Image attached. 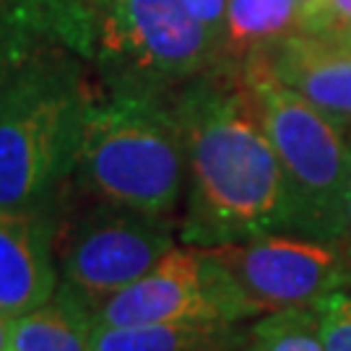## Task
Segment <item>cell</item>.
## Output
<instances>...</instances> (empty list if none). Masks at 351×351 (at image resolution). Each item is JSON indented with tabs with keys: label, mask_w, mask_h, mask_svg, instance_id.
Returning a JSON list of instances; mask_svg holds the SVG:
<instances>
[{
	"label": "cell",
	"mask_w": 351,
	"mask_h": 351,
	"mask_svg": "<svg viewBox=\"0 0 351 351\" xmlns=\"http://www.w3.org/2000/svg\"><path fill=\"white\" fill-rule=\"evenodd\" d=\"M252 317L242 297L203 247H175L130 287L91 307V328H125L151 323H242Z\"/></svg>",
	"instance_id": "7"
},
{
	"label": "cell",
	"mask_w": 351,
	"mask_h": 351,
	"mask_svg": "<svg viewBox=\"0 0 351 351\" xmlns=\"http://www.w3.org/2000/svg\"><path fill=\"white\" fill-rule=\"evenodd\" d=\"M239 323H151L125 328H91L88 351H239Z\"/></svg>",
	"instance_id": "11"
},
{
	"label": "cell",
	"mask_w": 351,
	"mask_h": 351,
	"mask_svg": "<svg viewBox=\"0 0 351 351\" xmlns=\"http://www.w3.org/2000/svg\"><path fill=\"white\" fill-rule=\"evenodd\" d=\"M297 29L351 39V0H304Z\"/></svg>",
	"instance_id": "15"
},
{
	"label": "cell",
	"mask_w": 351,
	"mask_h": 351,
	"mask_svg": "<svg viewBox=\"0 0 351 351\" xmlns=\"http://www.w3.org/2000/svg\"><path fill=\"white\" fill-rule=\"evenodd\" d=\"M304 0H229L221 65L245 63L297 32Z\"/></svg>",
	"instance_id": "13"
},
{
	"label": "cell",
	"mask_w": 351,
	"mask_h": 351,
	"mask_svg": "<svg viewBox=\"0 0 351 351\" xmlns=\"http://www.w3.org/2000/svg\"><path fill=\"white\" fill-rule=\"evenodd\" d=\"M346 219H349V245H351V156H349V195H346Z\"/></svg>",
	"instance_id": "19"
},
{
	"label": "cell",
	"mask_w": 351,
	"mask_h": 351,
	"mask_svg": "<svg viewBox=\"0 0 351 351\" xmlns=\"http://www.w3.org/2000/svg\"><path fill=\"white\" fill-rule=\"evenodd\" d=\"M91 302L60 284L50 302L13 317L11 351H88Z\"/></svg>",
	"instance_id": "12"
},
{
	"label": "cell",
	"mask_w": 351,
	"mask_h": 351,
	"mask_svg": "<svg viewBox=\"0 0 351 351\" xmlns=\"http://www.w3.org/2000/svg\"><path fill=\"white\" fill-rule=\"evenodd\" d=\"M84 58L47 45L0 94V211H42L78 167L91 101Z\"/></svg>",
	"instance_id": "2"
},
{
	"label": "cell",
	"mask_w": 351,
	"mask_h": 351,
	"mask_svg": "<svg viewBox=\"0 0 351 351\" xmlns=\"http://www.w3.org/2000/svg\"><path fill=\"white\" fill-rule=\"evenodd\" d=\"M0 3H3V0H0Z\"/></svg>",
	"instance_id": "20"
},
{
	"label": "cell",
	"mask_w": 351,
	"mask_h": 351,
	"mask_svg": "<svg viewBox=\"0 0 351 351\" xmlns=\"http://www.w3.org/2000/svg\"><path fill=\"white\" fill-rule=\"evenodd\" d=\"M239 351H326L317 310H287L261 317Z\"/></svg>",
	"instance_id": "14"
},
{
	"label": "cell",
	"mask_w": 351,
	"mask_h": 351,
	"mask_svg": "<svg viewBox=\"0 0 351 351\" xmlns=\"http://www.w3.org/2000/svg\"><path fill=\"white\" fill-rule=\"evenodd\" d=\"M237 73L281 164L291 234L341 245L349 239L351 146L346 143V130L284 86L261 55L239 63Z\"/></svg>",
	"instance_id": "4"
},
{
	"label": "cell",
	"mask_w": 351,
	"mask_h": 351,
	"mask_svg": "<svg viewBox=\"0 0 351 351\" xmlns=\"http://www.w3.org/2000/svg\"><path fill=\"white\" fill-rule=\"evenodd\" d=\"M278 81L343 130L351 128V39L291 32L258 52Z\"/></svg>",
	"instance_id": "9"
},
{
	"label": "cell",
	"mask_w": 351,
	"mask_h": 351,
	"mask_svg": "<svg viewBox=\"0 0 351 351\" xmlns=\"http://www.w3.org/2000/svg\"><path fill=\"white\" fill-rule=\"evenodd\" d=\"M169 250H175V232L167 216L104 203L71 229L60 250V271L65 284L94 307L146 276Z\"/></svg>",
	"instance_id": "8"
},
{
	"label": "cell",
	"mask_w": 351,
	"mask_h": 351,
	"mask_svg": "<svg viewBox=\"0 0 351 351\" xmlns=\"http://www.w3.org/2000/svg\"><path fill=\"white\" fill-rule=\"evenodd\" d=\"M86 60L107 91L175 97L221 65V50L185 0H84Z\"/></svg>",
	"instance_id": "5"
},
{
	"label": "cell",
	"mask_w": 351,
	"mask_h": 351,
	"mask_svg": "<svg viewBox=\"0 0 351 351\" xmlns=\"http://www.w3.org/2000/svg\"><path fill=\"white\" fill-rule=\"evenodd\" d=\"M320 336L326 351H351V294L336 291L320 302L317 307Z\"/></svg>",
	"instance_id": "16"
},
{
	"label": "cell",
	"mask_w": 351,
	"mask_h": 351,
	"mask_svg": "<svg viewBox=\"0 0 351 351\" xmlns=\"http://www.w3.org/2000/svg\"><path fill=\"white\" fill-rule=\"evenodd\" d=\"M11 328H13V317L0 313V351H11Z\"/></svg>",
	"instance_id": "18"
},
{
	"label": "cell",
	"mask_w": 351,
	"mask_h": 351,
	"mask_svg": "<svg viewBox=\"0 0 351 351\" xmlns=\"http://www.w3.org/2000/svg\"><path fill=\"white\" fill-rule=\"evenodd\" d=\"M216 258L250 315L315 310L320 302L351 284V263L339 245L294 234L203 247Z\"/></svg>",
	"instance_id": "6"
},
{
	"label": "cell",
	"mask_w": 351,
	"mask_h": 351,
	"mask_svg": "<svg viewBox=\"0 0 351 351\" xmlns=\"http://www.w3.org/2000/svg\"><path fill=\"white\" fill-rule=\"evenodd\" d=\"M58 287L50 219L42 211H0V313H32Z\"/></svg>",
	"instance_id": "10"
},
{
	"label": "cell",
	"mask_w": 351,
	"mask_h": 351,
	"mask_svg": "<svg viewBox=\"0 0 351 351\" xmlns=\"http://www.w3.org/2000/svg\"><path fill=\"white\" fill-rule=\"evenodd\" d=\"M190 13L203 24V29L213 37L219 50L224 47V26H226V5L229 0H185Z\"/></svg>",
	"instance_id": "17"
},
{
	"label": "cell",
	"mask_w": 351,
	"mask_h": 351,
	"mask_svg": "<svg viewBox=\"0 0 351 351\" xmlns=\"http://www.w3.org/2000/svg\"><path fill=\"white\" fill-rule=\"evenodd\" d=\"M188 149L180 239L219 247L291 234L284 172L239 73L219 65L172 97Z\"/></svg>",
	"instance_id": "1"
},
{
	"label": "cell",
	"mask_w": 351,
	"mask_h": 351,
	"mask_svg": "<svg viewBox=\"0 0 351 351\" xmlns=\"http://www.w3.org/2000/svg\"><path fill=\"white\" fill-rule=\"evenodd\" d=\"M75 169L104 203L169 219L188 185V149L172 97L107 91L91 101Z\"/></svg>",
	"instance_id": "3"
}]
</instances>
